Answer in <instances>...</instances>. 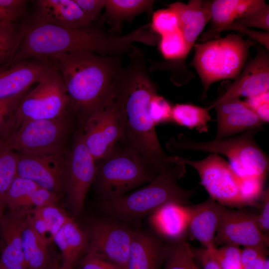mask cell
<instances>
[{
	"mask_svg": "<svg viewBox=\"0 0 269 269\" xmlns=\"http://www.w3.org/2000/svg\"><path fill=\"white\" fill-rule=\"evenodd\" d=\"M127 53L129 63L115 76L109 104L121 126L120 142L159 174L177 162L174 156L167 155L162 149L150 115V100L157 93L148 75L144 52L133 45Z\"/></svg>",
	"mask_w": 269,
	"mask_h": 269,
	"instance_id": "6da1fadb",
	"label": "cell"
},
{
	"mask_svg": "<svg viewBox=\"0 0 269 269\" xmlns=\"http://www.w3.org/2000/svg\"><path fill=\"white\" fill-rule=\"evenodd\" d=\"M42 61L61 75L70 113L82 128L108 105L115 76L122 67L119 56L83 50L53 55Z\"/></svg>",
	"mask_w": 269,
	"mask_h": 269,
	"instance_id": "7a4b0ae2",
	"label": "cell"
},
{
	"mask_svg": "<svg viewBox=\"0 0 269 269\" xmlns=\"http://www.w3.org/2000/svg\"><path fill=\"white\" fill-rule=\"evenodd\" d=\"M133 42L130 34L107 33L92 25L66 28L35 22L25 26V31L11 61H42L47 57L74 51H88L101 55L119 56L126 52Z\"/></svg>",
	"mask_w": 269,
	"mask_h": 269,
	"instance_id": "3957f363",
	"label": "cell"
},
{
	"mask_svg": "<svg viewBox=\"0 0 269 269\" xmlns=\"http://www.w3.org/2000/svg\"><path fill=\"white\" fill-rule=\"evenodd\" d=\"M186 172V165L177 161L138 190L115 199L103 200L102 207L119 220L130 221L151 215L168 203L186 205L195 192V189H184L178 183L177 180Z\"/></svg>",
	"mask_w": 269,
	"mask_h": 269,
	"instance_id": "277c9868",
	"label": "cell"
},
{
	"mask_svg": "<svg viewBox=\"0 0 269 269\" xmlns=\"http://www.w3.org/2000/svg\"><path fill=\"white\" fill-rule=\"evenodd\" d=\"M260 131L251 129L236 136L210 141H197L183 134L172 138L166 147L171 151H201L222 154L240 178L258 177L266 179L269 161L267 154L257 143L255 136Z\"/></svg>",
	"mask_w": 269,
	"mask_h": 269,
	"instance_id": "5b68a950",
	"label": "cell"
},
{
	"mask_svg": "<svg viewBox=\"0 0 269 269\" xmlns=\"http://www.w3.org/2000/svg\"><path fill=\"white\" fill-rule=\"evenodd\" d=\"M256 43L239 33L194 45V55L190 64L201 80L203 99L206 98L213 83L238 76L246 63L250 48Z\"/></svg>",
	"mask_w": 269,
	"mask_h": 269,
	"instance_id": "8992f818",
	"label": "cell"
},
{
	"mask_svg": "<svg viewBox=\"0 0 269 269\" xmlns=\"http://www.w3.org/2000/svg\"><path fill=\"white\" fill-rule=\"evenodd\" d=\"M96 166L94 183L103 200L123 196L137 186L150 182L158 174L120 141L108 155L96 161Z\"/></svg>",
	"mask_w": 269,
	"mask_h": 269,
	"instance_id": "52a82bcc",
	"label": "cell"
},
{
	"mask_svg": "<svg viewBox=\"0 0 269 269\" xmlns=\"http://www.w3.org/2000/svg\"><path fill=\"white\" fill-rule=\"evenodd\" d=\"M75 124L76 120L71 114L51 119L28 121L4 140V142L18 154L55 151L67 148L66 142L75 130Z\"/></svg>",
	"mask_w": 269,
	"mask_h": 269,
	"instance_id": "ba28073f",
	"label": "cell"
},
{
	"mask_svg": "<svg viewBox=\"0 0 269 269\" xmlns=\"http://www.w3.org/2000/svg\"><path fill=\"white\" fill-rule=\"evenodd\" d=\"M69 114L72 115L64 81L60 73L52 68L20 102L15 113L14 132L28 121L51 119Z\"/></svg>",
	"mask_w": 269,
	"mask_h": 269,
	"instance_id": "9c48e42d",
	"label": "cell"
},
{
	"mask_svg": "<svg viewBox=\"0 0 269 269\" xmlns=\"http://www.w3.org/2000/svg\"><path fill=\"white\" fill-rule=\"evenodd\" d=\"M176 160L194 168L201 183L211 199L223 206H246L241 196L240 178L230 164L219 154L210 153L201 160H193L176 156Z\"/></svg>",
	"mask_w": 269,
	"mask_h": 269,
	"instance_id": "30bf717a",
	"label": "cell"
},
{
	"mask_svg": "<svg viewBox=\"0 0 269 269\" xmlns=\"http://www.w3.org/2000/svg\"><path fill=\"white\" fill-rule=\"evenodd\" d=\"M97 171L96 161L84 140L83 128L74 132L69 149L64 193L67 204L75 216L82 212L90 187L94 183Z\"/></svg>",
	"mask_w": 269,
	"mask_h": 269,
	"instance_id": "8fae6325",
	"label": "cell"
},
{
	"mask_svg": "<svg viewBox=\"0 0 269 269\" xmlns=\"http://www.w3.org/2000/svg\"><path fill=\"white\" fill-rule=\"evenodd\" d=\"M67 148L36 154H18L17 176L60 195L64 193L68 154Z\"/></svg>",
	"mask_w": 269,
	"mask_h": 269,
	"instance_id": "7c38bea8",
	"label": "cell"
},
{
	"mask_svg": "<svg viewBox=\"0 0 269 269\" xmlns=\"http://www.w3.org/2000/svg\"><path fill=\"white\" fill-rule=\"evenodd\" d=\"M84 231L88 242L86 253L99 255L127 269L133 231L115 222L96 219Z\"/></svg>",
	"mask_w": 269,
	"mask_h": 269,
	"instance_id": "4fadbf2b",
	"label": "cell"
},
{
	"mask_svg": "<svg viewBox=\"0 0 269 269\" xmlns=\"http://www.w3.org/2000/svg\"><path fill=\"white\" fill-rule=\"evenodd\" d=\"M267 248L269 237L259 228L255 215L226 208L216 232L214 245Z\"/></svg>",
	"mask_w": 269,
	"mask_h": 269,
	"instance_id": "5bb4252c",
	"label": "cell"
},
{
	"mask_svg": "<svg viewBox=\"0 0 269 269\" xmlns=\"http://www.w3.org/2000/svg\"><path fill=\"white\" fill-rule=\"evenodd\" d=\"M83 132L84 142L96 161L108 155L123 136L119 121L110 104L85 123Z\"/></svg>",
	"mask_w": 269,
	"mask_h": 269,
	"instance_id": "9a60e30c",
	"label": "cell"
},
{
	"mask_svg": "<svg viewBox=\"0 0 269 269\" xmlns=\"http://www.w3.org/2000/svg\"><path fill=\"white\" fill-rule=\"evenodd\" d=\"M269 89V53L260 49L256 55L245 64L235 81L210 105L241 96L248 98L268 91Z\"/></svg>",
	"mask_w": 269,
	"mask_h": 269,
	"instance_id": "2e32d148",
	"label": "cell"
},
{
	"mask_svg": "<svg viewBox=\"0 0 269 269\" xmlns=\"http://www.w3.org/2000/svg\"><path fill=\"white\" fill-rule=\"evenodd\" d=\"M207 108L215 109L216 113L217 129L215 138L229 137L251 129L261 131L265 124L240 98L230 99Z\"/></svg>",
	"mask_w": 269,
	"mask_h": 269,
	"instance_id": "e0dca14e",
	"label": "cell"
},
{
	"mask_svg": "<svg viewBox=\"0 0 269 269\" xmlns=\"http://www.w3.org/2000/svg\"><path fill=\"white\" fill-rule=\"evenodd\" d=\"M31 209L4 214L0 221L2 249L0 264L5 269H27L22 251V232Z\"/></svg>",
	"mask_w": 269,
	"mask_h": 269,
	"instance_id": "ac0fdd59",
	"label": "cell"
},
{
	"mask_svg": "<svg viewBox=\"0 0 269 269\" xmlns=\"http://www.w3.org/2000/svg\"><path fill=\"white\" fill-rule=\"evenodd\" d=\"M52 69L45 62L37 60L10 61L0 66V98L14 96L27 91L39 82Z\"/></svg>",
	"mask_w": 269,
	"mask_h": 269,
	"instance_id": "d6986e66",
	"label": "cell"
},
{
	"mask_svg": "<svg viewBox=\"0 0 269 269\" xmlns=\"http://www.w3.org/2000/svg\"><path fill=\"white\" fill-rule=\"evenodd\" d=\"M189 208L187 234L204 248L213 249L214 239L226 208L211 198Z\"/></svg>",
	"mask_w": 269,
	"mask_h": 269,
	"instance_id": "ffe728a7",
	"label": "cell"
},
{
	"mask_svg": "<svg viewBox=\"0 0 269 269\" xmlns=\"http://www.w3.org/2000/svg\"><path fill=\"white\" fill-rule=\"evenodd\" d=\"M35 22L66 28L91 26L92 22L75 0H38L35 1Z\"/></svg>",
	"mask_w": 269,
	"mask_h": 269,
	"instance_id": "44dd1931",
	"label": "cell"
},
{
	"mask_svg": "<svg viewBox=\"0 0 269 269\" xmlns=\"http://www.w3.org/2000/svg\"><path fill=\"white\" fill-rule=\"evenodd\" d=\"M210 3L211 1L191 0L187 4L175 2L169 5L177 17L179 29L190 50L210 21Z\"/></svg>",
	"mask_w": 269,
	"mask_h": 269,
	"instance_id": "7402d4cb",
	"label": "cell"
},
{
	"mask_svg": "<svg viewBox=\"0 0 269 269\" xmlns=\"http://www.w3.org/2000/svg\"><path fill=\"white\" fill-rule=\"evenodd\" d=\"M166 246L154 235L142 230L133 231L127 269H159Z\"/></svg>",
	"mask_w": 269,
	"mask_h": 269,
	"instance_id": "603a6c76",
	"label": "cell"
},
{
	"mask_svg": "<svg viewBox=\"0 0 269 269\" xmlns=\"http://www.w3.org/2000/svg\"><path fill=\"white\" fill-rule=\"evenodd\" d=\"M189 219V206L174 202L164 204L150 216V222L155 230L171 242L185 238Z\"/></svg>",
	"mask_w": 269,
	"mask_h": 269,
	"instance_id": "cb8c5ba5",
	"label": "cell"
},
{
	"mask_svg": "<svg viewBox=\"0 0 269 269\" xmlns=\"http://www.w3.org/2000/svg\"><path fill=\"white\" fill-rule=\"evenodd\" d=\"M259 0H215L210 3V28L200 37L204 42L220 38L221 33L229 27L239 17L256 5Z\"/></svg>",
	"mask_w": 269,
	"mask_h": 269,
	"instance_id": "d4e9b609",
	"label": "cell"
},
{
	"mask_svg": "<svg viewBox=\"0 0 269 269\" xmlns=\"http://www.w3.org/2000/svg\"><path fill=\"white\" fill-rule=\"evenodd\" d=\"M53 242L60 251L61 269H73L82 255L87 252V235L72 218L55 235Z\"/></svg>",
	"mask_w": 269,
	"mask_h": 269,
	"instance_id": "484cf974",
	"label": "cell"
},
{
	"mask_svg": "<svg viewBox=\"0 0 269 269\" xmlns=\"http://www.w3.org/2000/svg\"><path fill=\"white\" fill-rule=\"evenodd\" d=\"M70 218L63 209L54 205L31 209L27 220L37 234L49 245Z\"/></svg>",
	"mask_w": 269,
	"mask_h": 269,
	"instance_id": "4316f807",
	"label": "cell"
},
{
	"mask_svg": "<svg viewBox=\"0 0 269 269\" xmlns=\"http://www.w3.org/2000/svg\"><path fill=\"white\" fill-rule=\"evenodd\" d=\"M154 3L150 0H106L104 19L112 26L109 33L120 32L124 21H130L142 13H150Z\"/></svg>",
	"mask_w": 269,
	"mask_h": 269,
	"instance_id": "83f0119b",
	"label": "cell"
},
{
	"mask_svg": "<svg viewBox=\"0 0 269 269\" xmlns=\"http://www.w3.org/2000/svg\"><path fill=\"white\" fill-rule=\"evenodd\" d=\"M22 238L23 254L27 269H45L50 260L48 245L34 231L28 220Z\"/></svg>",
	"mask_w": 269,
	"mask_h": 269,
	"instance_id": "f1b7e54d",
	"label": "cell"
},
{
	"mask_svg": "<svg viewBox=\"0 0 269 269\" xmlns=\"http://www.w3.org/2000/svg\"><path fill=\"white\" fill-rule=\"evenodd\" d=\"M209 110L190 104H177L172 107L171 121L180 126L195 129L199 133H207L211 119Z\"/></svg>",
	"mask_w": 269,
	"mask_h": 269,
	"instance_id": "f546056e",
	"label": "cell"
},
{
	"mask_svg": "<svg viewBox=\"0 0 269 269\" xmlns=\"http://www.w3.org/2000/svg\"><path fill=\"white\" fill-rule=\"evenodd\" d=\"M25 26L19 27L14 21H0V66L11 61L24 35Z\"/></svg>",
	"mask_w": 269,
	"mask_h": 269,
	"instance_id": "4dcf8cb0",
	"label": "cell"
},
{
	"mask_svg": "<svg viewBox=\"0 0 269 269\" xmlns=\"http://www.w3.org/2000/svg\"><path fill=\"white\" fill-rule=\"evenodd\" d=\"M195 256L185 238L171 242L166 246L163 269H200Z\"/></svg>",
	"mask_w": 269,
	"mask_h": 269,
	"instance_id": "1f68e13d",
	"label": "cell"
},
{
	"mask_svg": "<svg viewBox=\"0 0 269 269\" xmlns=\"http://www.w3.org/2000/svg\"><path fill=\"white\" fill-rule=\"evenodd\" d=\"M39 186L30 180L16 176L3 198L4 206L7 207L10 211L23 208L30 194Z\"/></svg>",
	"mask_w": 269,
	"mask_h": 269,
	"instance_id": "d6a6232c",
	"label": "cell"
},
{
	"mask_svg": "<svg viewBox=\"0 0 269 269\" xmlns=\"http://www.w3.org/2000/svg\"><path fill=\"white\" fill-rule=\"evenodd\" d=\"M18 159V154L7 147L0 138V200L2 204L6 192L17 176Z\"/></svg>",
	"mask_w": 269,
	"mask_h": 269,
	"instance_id": "836d02e7",
	"label": "cell"
},
{
	"mask_svg": "<svg viewBox=\"0 0 269 269\" xmlns=\"http://www.w3.org/2000/svg\"><path fill=\"white\" fill-rule=\"evenodd\" d=\"M160 37L158 47L164 59L184 62L190 50L179 29Z\"/></svg>",
	"mask_w": 269,
	"mask_h": 269,
	"instance_id": "e575fe53",
	"label": "cell"
},
{
	"mask_svg": "<svg viewBox=\"0 0 269 269\" xmlns=\"http://www.w3.org/2000/svg\"><path fill=\"white\" fill-rule=\"evenodd\" d=\"M28 91L17 95L0 98V138H8L14 132L15 113L21 100Z\"/></svg>",
	"mask_w": 269,
	"mask_h": 269,
	"instance_id": "d590c367",
	"label": "cell"
},
{
	"mask_svg": "<svg viewBox=\"0 0 269 269\" xmlns=\"http://www.w3.org/2000/svg\"><path fill=\"white\" fill-rule=\"evenodd\" d=\"M243 27H251L269 31V5L265 0H259L258 2L239 17L234 21Z\"/></svg>",
	"mask_w": 269,
	"mask_h": 269,
	"instance_id": "8d00e7d4",
	"label": "cell"
},
{
	"mask_svg": "<svg viewBox=\"0 0 269 269\" xmlns=\"http://www.w3.org/2000/svg\"><path fill=\"white\" fill-rule=\"evenodd\" d=\"M149 23L152 31L160 36L179 30L177 17L169 7L155 11Z\"/></svg>",
	"mask_w": 269,
	"mask_h": 269,
	"instance_id": "74e56055",
	"label": "cell"
},
{
	"mask_svg": "<svg viewBox=\"0 0 269 269\" xmlns=\"http://www.w3.org/2000/svg\"><path fill=\"white\" fill-rule=\"evenodd\" d=\"M240 246L227 244L213 249L214 255L222 269H242Z\"/></svg>",
	"mask_w": 269,
	"mask_h": 269,
	"instance_id": "f35d334b",
	"label": "cell"
},
{
	"mask_svg": "<svg viewBox=\"0 0 269 269\" xmlns=\"http://www.w3.org/2000/svg\"><path fill=\"white\" fill-rule=\"evenodd\" d=\"M265 179L258 177L240 178L241 196L246 206H256L264 192Z\"/></svg>",
	"mask_w": 269,
	"mask_h": 269,
	"instance_id": "ab89813d",
	"label": "cell"
},
{
	"mask_svg": "<svg viewBox=\"0 0 269 269\" xmlns=\"http://www.w3.org/2000/svg\"><path fill=\"white\" fill-rule=\"evenodd\" d=\"M172 107L168 101L157 93L152 97L149 104V113L155 125L172 122Z\"/></svg>",
	"mask_w": 269,
	"mask_h": 269,
	"instance_id": "60d3db41",
	"label": "cell"
},
{
	"mask_svg": "<svg viewBox=\"0 0 269 269\" xmlns=\"http://www.w3.org/2000/svg\"><path fill=\"white\" fill-rule=\"evenodd\" d=\"M59 196L57 193L39 186L30 194L26 201L23 208L33 209L57 205Z\"/></svg>",
	"mask_w": 269,
	"mask_h": 269,
	"instance_id": "b9f144b4",
	"label": "cell"
},
{
	"mask_svg": "<svg viewBox=\"0 0 269 269\" xmlns=\"http://www.w3.org/2000/svg\"><path fill=\"white\" fill-rule=\"evenodd\" d=\"M78 269H123L118 265L97 254L87 252L80 260Z\"/></svg>",
	"mask_w": 269,
	"mask_h": 269,
	"instance_id": "7bdbcfd3",
	"label": "cell"
},
{
	"mask_svg": "<svg viewBox=\"0 0 269 269\" xmlns=\"http://www.w3.org/2000/svg\"><path fill=\"white\" fill-rule=\"evenodd\" d=\"M269 91L248 98L245 101L249 107L265 124L269 122Z\"/></svg>",
	"mask_w": 269,
	"mask_h": 269,
	"instance_id": "ee69618b",
	"label": "cell"
},
{
	"mask_svg": "<svg viewBox=\"0 0 269 269\" xmlns=\"http://www.w3.org/2000/svg\"><path fill=\"white\" fill-rule=\"evenodd\" d=\"M260 211L255 215L256 223L260 231L266 236L269 232V191L268 189L264 191L261 197Z\"/></svg>",
	"mask_w": 269,
	"mask_h": 269,
	"instance_id": "f6af8a7d",
	"label": "cell"
},
{
	"mask_svg": "<svg viewBox=\"0 0 269 269\" xmlns=\"http://www.w3.org/2000/svg\"><path fill=\"white\" fill-rule=\"evenodd\" d=\"M227 30H235L240 34L246 35L249 37V39L262 44L266 50L269 51V32L254 30L251 28L239 25L234 22L229 27Z\"/></svg>",
	"mask_w": 269,
	"mask_h": 269,
	"instance_id": "bcb514c9",
	"label": "cell"
},
{
	"mask_svg": "<svg viewBox=\"0 0 269 269\" xmlns=\"http://www.w3.org/2000/svg\"><path fill=\"white\" fill-rule=\"evenodd\" d=\"M84 14L93 22L104 8L106 0H75Z\"/></svg>",
	"mask_w": 269,
	"mask_h": 269,
	"instance_id": "7dc6e473",
	"label": "cell"
},
{
	"mask_svg": "<svg viewBox=\"0 0 269 269\" xmlns=\"http://www.w3.org/2000/svg\"><path fill=\"white\" fill-rule=\"evenodd\" d=\"M27 2V1L25 0H0V6L14 21L24 13Z\"/></svg>",
	"mask_w": 269,
	"mask_h": 269,
	"instance_id": "c3c4849f",
	"label": "cell"
},
{
	"mask_svg": "<svg viewBox=\"0 0 269 269\" xmlns=\"http://www.w3.org/2000/svg\"><path fill=\"white\" fill-rule=\"evenodd\" d=\"M267 248L259 247H244L241 252L242 267L261 256L267 255Z\"/></svg>",
	"mask_w": 269,
	"mask_h": 269,
	"instance_id": "681fc988",
	"label": "cell"
},
{
	"mask_svg": "<svg viewBox=\"0 0 269 269\" xmlns=\"http://www.w3.org/2000/svg\"><path fill=\"white\" fill-rule=\"evenodd\" d=\"M198 254L203 269H222L214 255L213 249L203 248L198 251Z\"/></svg>",
	"mask_w": 269,
	"mask_h": 269,
	"instance_id": "f907efd6",
	"label": "cell"
},
{
	"mask_svg": "<svg viewBox=\"0 0 269 269\" xmlns=\"http://www.w3.org/2000/svg\"><path fill=\"white\" fill-rule=\"evenodd\" d=\"M267 255L261 256L242 267V269H263L267 260Z\"/></svg>",
	"mask_w": 269,
	"mask_h": 269,
	"instance_id": "816d5d0a",
	"label": "cell"
},
{
	"mask_svg": "<svg viewBox=\"0 0 269 269\" xmlns=\"http://www.w3.org/2000/svg\"><path fill=\"white\" fill-rule=\"evenodd\" d=\"M45 269H61V266L57 259H51Z\"/></svg>",
	"mask_w": 269,
	"mask_h": 269,
	"instance_id": "f5cc1de1",
	"label": "cell"
},
{
	"mask_svg": "<svg viewBox=\"0 0 269 269\" xmlns=\"http://www.w3.org/2000/svg\"><path fill=\"white\" fill-rule=\"evenodd\" d=\"M4 20H9L14 21L10 15L0 6V21Z\"/></svg>",
	"mask_w": 269,
	"mask_h": 269,
	"instance_id": "db71d44e",
	"label": "cell"
},
{
	"mask_svg": "<svg viewBox=\"0 0 269 269\" xmlns=\"http://www.w3.org/2000/svg\"><path fill=\"white\" fill-rule=\"evenodd\" d=\"M4 205L1 202V201L0 200V221L1 220L2 217H3L4 214H3V208H4Z\"/></svg>",
	"mask_w": 269,
	"mask_h": 269,
	"instance_id": "11a10c76",
	"label": "cell"
},
{
	"mask_svg": "<svg viewBox=\"0 0 269 269\" xmlns=\"http://www.w3.org/2000/svg\"><path fill=\"white\" fill-rule=\"evenodd\" d=\"M263 269H269V260L268 259Z\"/></svg>",
	"mask_w": 269,
	"mask_h": 269,
	"instance_id": "9f6ffc18",
	"label": "cell"
},
{
	"mask_svg": "<svg viewBox=\"0 0 269 269\" xmlns=\"http://www.w3.org/2000/svg\"><path fill=\"white\" fill-rule=\"evenodd\" d=\"M0 269H5L2 265L0 264Z\"/></svg>",
	"mask_w": 269,
	"mask_h": 269,
	"instance_id": "6f0895ef",
	"label": "cell"
}]
</instances>
